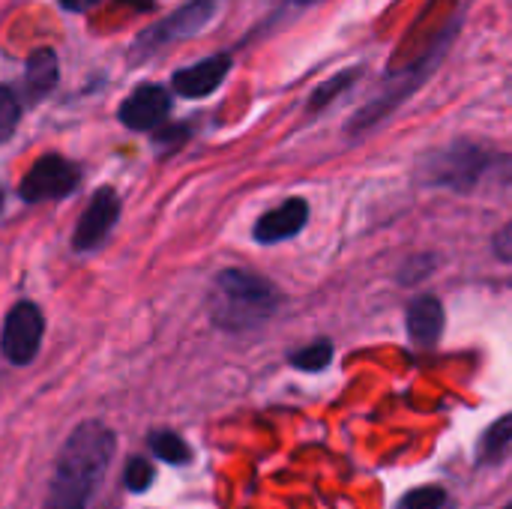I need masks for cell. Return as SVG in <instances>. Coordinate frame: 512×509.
<instances>
[{"label": "cell", "mask_w": 512, "mask_h": 509, "mask_svg": "<svg viewBox=\"0 0 512 509\" xmlns=\"http://www.w3.org/2000/svg\"><path fill=\"white\" fill-rule=\"evenodd\" d=\"M117 216H120V201H117V195H114L111 189H99V192L93 195V201L87 204V210H84L78 228H75V237H72L75 249H93V246H99V243L105 240V234L114 228Z\"/></svg>", "instance_id": "cell-7"}, {"label": "cell", "mask_w": 512, "mask_h": 509, "mask_svg": "<svg viewBox=\"0 0 512 509\" xmlns=\"http://www.w3.org/2000/svg\"><path fill=\"white\" fill-rule=\"evenodd\" d=\"M123 3H129V6H135V9H147L153 0H123Z\"/></svg>", "instance_id": "cell-23"}, {"label": "cell", "mask_w": 512, "mask_h": 509, "mask_svg": "<svg viewBox=\"0 0 512 509\" xmlns=\"http://www.w3.org/2000/svg\"><path fill=\"white\" fill-rule=\"evenodd\" d=\"M279 306L276 288L246 270H225L213 285V321L225 330L261 327Z\"/></svg>", "instance_id": "cell-2"}, {"label": "cell", "mask_w": 512, "mask_h": 509, "mask_svg": "<svg viewBox=\"0 0 512 509\" xmlns=\"http://www.w3.org/2000/svg\"><path fill=\"white\" fill-rule=\"evenodd\" d=\"M495 255L501 258V261H507V264H512V222L510 225H504L498 234H495Z\"/></svg>", "instance_id": "cell-21"}, {"label": "cell", "mask_w": 512, "mask_h": 509, "mask_svg": "<svg viewBox=\"0 0 512 509\" xmlns=\"http://www.w3.org/2000/svg\"><path fill=\"white\" fill-rule=\"evenodd\" d=\"M150 450H153L162 462H168V465H186V462L192 459L189 444H186L177 432H153V435H150Z\"/></svg>", "instance_id": "cell-15"}, {"label": "cell", "mask_w": 512, "mask_h": 509, "mask_svg": "<svg viewBox=\"0 0 512 509\" xmlns=\"http://www.w3.org/2000/svg\"><path fill=\"white\" fill-rule=\"evenodd\" d=\"M168 105H171V99H168V93H165L162 87L144 84V87L132 90V96L123 102L120 120H123L129 129H138V132H141V129H153V126H159L162 117L168 114Z\"/></svg>", "instance_id": "cell-8"}, {"label": "cell", "mask_w": 512, "mask_h": 509, "mask_svg": "<svg viewBox=\"0 0 512 509\" xmlns=\"http://www.w3.org/2000/svg\"><path fill=\"white\" fill-rule=\"evenodd\" d=\"M444 306L438 297L432 294H420L417 300H411L408 306V333L414 339V345L432 348L441 333H444Z\"/></svg>", "instance_id": "cell-11"}, {"label": "cell", "mask_w": 512, "mask_h": 509, "mask_svg": "<svg viewBox=\"0 0 512 509\" xmlns=\"http://www.w3.org/2000/svg\"><path fill=\"white\" fill-rule=\"evenodd\" d=\"M15 123H18V99L9 87H0V141L12 135Z\"/></svg>", "instance_id": "cell-19"}, {"label": "cell", "mask_w": 512, "mask_h": 509, "mask_svg": "<svg viewBox=\"0 0 512 509\" xmlns=\"http://www.w3.org/2000/svg\"><path fill=\"white\" fill-rule=\"evenodd\" d=\"M228 69H231V60H228L225 54L207 57V60L195 63V66H189V69H180V72L174 75V90L183 93V96H192V99L207 96V93H213V90L225 81Z\"/></svg>", "instance_id": "cell-10"}, {"label": "cell", "mask_w": 512, "mask_h": 509, "mask_svg": "<svg viewBox=\"0 0 512 509\" xmlns=\"http://www.w3.org/2000/svg\"><path fill=\"white\" fill-rule=\"evenodd\" d=\"M330 360H333V345L330 342H312L309 348L291 354V366H297L303 372H321V369L330 366Z\"/></svg>", "instance_id": "cell-17"}, {"label": "cell", "mask_w": 512, "mask_h": 509, "mask_svg": "<svg viewBox=\"0 0 512 509\" xmlns=\"http://www.w3.org/2000/svg\"><path fill=\"white\" fill-rule=\"evenodd\" d=\"M42 330H45V321L33 303L12 306V312L6 315V324H3V339H0L3 357L15 366L30 363L42 345Z\"/></svg>", "instance_id": "cell-5"}, {"label": "cell", "mask_w": 512, "mask_h": 509, "mask_svg": "<svg viewBox=\"0 0 512 509\" xmlns=\"http://www.w3.org/2000/svg\"><path fill=\"white\" fill-rule=\"evenodd\" d=\"M123 483H126L129 492H144V489H150V483H153V465L144 462V459H129L126 474H123Z\"/></svg>", "instance_id": "cell-18"}, {"label": "cell", "mask_w": 512, "mask_h": 509, "mask_svg": "<svg viewBox=\"0 0 512 509\" xmlns=\"http://www.w3.org/2000/svg\"><path fill=\"white\" fill-rule=\"evenodd\" d=\"M354 78H357V72H342V75H336L333 81L321 84V87L315 90V96H312V108H324V105H327L339 90H345Z\"/></svg>", "instance_id": "cell-20"}, {"label": "cell", "mask_w": 512, "mask_h": 509, "mask_svg": "<svg viewBox=\"0 0 512 509\" xmlns=\"http://www.w3.org/2000/svg\"><path fill=\"white\" fill-rule=\"evenodd\" d=\"M450 495L447 489L441 486H420V489H411L402 501L399 509H450Z\"/></svg>", "instance_id": "cell-16"}, {"label": "cell", "mask_w": 512, "mask_h": 509, "mask_svg": "<svg viewBox=\"0 0 512 509\" xmlns=\"http://www.w3.org/2000/svg\"><path fill=\"white\" fill-rule=\"evenodd\" d=\"M54 84H57V57H54V51H48V48L33 51L30 60H27V69H24L27 99L45 96Z\"/></svg>", "instance_id": "cell-12"}, {"label": "cell", "mask_w": 512, "mask_h": 509, "mask_svg": "<svg viewBox=\"0 0 512 509\" xmlns=\"http://www.w3.org/2000/svg\"><path fill=\"white\" fill-rule=\"evenodd\" d=\"M117 438L108 426L87 420L81 423L63 444L54 474L48 483L45 507L42 509H87L90 495L102 483L111 456H114Z\"/></svg>", "instance_id": "cell-1"}, {"label": "cell", "mask_w": 512, "mask_h": 509, "mask_svg": "<svg viewBox=\"0 0 512 509\" xmlns=\"http://www.w3.org/2000/svg\"><path fill=\"white\" fill-rule=\"evenodd\" d=\"M75 183H78V171L72 162H66L63 156H42L21 180L18 192L24 201H48V198L69 195Z\"/></svg>", "instance_id": "cell-6"}, {"label": "cell", "mask_w": 512, "mask_h": 509, "mask_svg": "<svg viewBox=\"0 0 512 509\" xmlns=\"http://www.w3.org/2000/svg\"><path fill=\"white\" fill-rule=\"evenodd\" d=\"M63 3V9H72V12H87V9H93L96 3H102V0H60Z\"/></svg>", "instance_id": "cell-22"}, {"label": "cell", "mask_w": 512, "mask_h": 509, "mask_svg": "<svg viewBox=\"0 0 512 509\" xmlns=\"http://www.w3.org/2000/svg\"><path fill=\"white\" fill-rule=\"evenodd\" d=\"M309 219V204L303 198H288L285 204H279L276 210L264 213L255 225V240L258 243H279L288 240L294 234L303 231Z\"/></svg>", "instance_id": "cell-9"}, {"label": "cell", "mask_w": 512, "mask_h": 509, "mask_svg": "<svg viewBox=\"0 0 512 509\" xmlns=\"http://www.w3.org/2000/svg\"><path fill=\"white\" fill-rule=\"evenodd\" d=\"M492 165V156L477 144H450L423 159V180L432 186H447L456 192H468Z\"/></svg>", "instance_id": "cell-3"}, {"label": "cell", "mask_w": 512, "mask_h": 509, "mask_svg": "<svg viewBox=\"0 0 512 509\" xmlns=\"http://www.w3.org/2000/svg\"><path fill=\"white\" fill-rule=\"evenodd\" d=\"M0 207H3V189H0Z\"/></svg>", "instance_id": "cell-24"}, {"label": "cell", "mask_w": 512, "mask_h": 509, "mask_svg": "<svg viewBox=\"0 0 512 509\" xmlns=\"http://www.w3.org/2000/svg\"><path fill=\"white\" fill-rule=\"evenodd\" d=\"M210 15H213V0H195V3H189L186 9H180L174 18L162 21L159 30H156V36H159V39L189 36V33L201 30V27L210 21Z\"/></svg>", "instance_id": "cell-13"}, {"label": "cell", "mask_w": 512, "mask_h": 509, "mask_svg": "<svg viewBox=\"0 0 512 509\" xmlns=\"http://www.w3.org/2000/svg\"><path fill=\"white\" fill-rule=\"evenodd\" d=\"M504 509H512V504H510V507H504Z\"/></svg>", "instance_id": "cell-25"}, {"label": "cell", "mask_w": 512, "mask_h": 509, "mask_svg": "<svg viewBox=\"0 0 512 509\" xmlns=\"http://www.w3.org/2000/svg\"><path fill=\"white\" fill-rule=\"evenodd\" d=\"M450 36H453V30H450V33H447V36H444V39H441V42H438V45H435V48H432V51H429L423 60H417V63H414L408 72L396 75V78H393V81L384 87V93H381L378 99H372V102H369V105H366V108H363V111L354 117V129H366V126H372V123H375V120H381L387 111H393L399 102H405V99H408V96L417 90V84L426 78V72H429V69H432V66L441 60V54L447 51V42H450Z\"/></svg>", "instance_id": "cell-4"}, {"label": "cell", "mask_w": 512, "mask_h": 509, "mask_svg": "<svg viewBox=\"0 0 512 509\" xmlns=\"http://www.w3.org/2000/svg\"><path fill=\"white\" fill-rule=\"evenodd\" d=\"M512 444V414L507 417H501L498 423H492V429L483 435V441H480V462L483 465H489V462H498L504 453H507V447Z\"/></svg>", "instance_id": "cell-14"}]
</instances>
